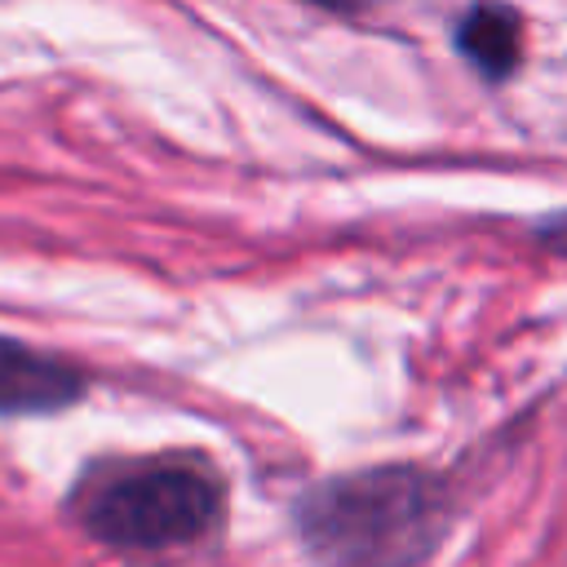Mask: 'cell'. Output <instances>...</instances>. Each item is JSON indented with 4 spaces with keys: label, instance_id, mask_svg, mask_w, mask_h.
Instances as JSON below:
<instances>
[{
    "label": "cell",
    "instance_id": "1",
    "mask_svg": "<svg viewBox=\"0 0 567 567\" xmlns=\"http://www.w3.org/2000/svg\"><path fill=\"white\" fill-rule=\"evenodd\" d=\"M323 567H416L443 532V487L408 465L328 478L297 505Z\"/></svg>",
    "mask_w": 567,
    "mask_h": 567
},
{
    "label": "cell",
    "instance_id": "2",
    "mask_svg": "<svg viewBox=\"0 0 567 567\" xmlns=\"http://www.w3.org/2000/svg\"><path fill=\"white\" fill-rule=\"evenodd\" d=\"M84 527L120 549H173L208 536L221 518V487L182 461H142L97 474L80 492Z\"/></svg>",
    "mask_w": 567,
    "mask_h": 567
},
{
    "label": "cell",
    "instance_id": "3",
    "mask_svg": "<svg viewBox=\"0 0 567 567\" xmlns=\"http://www.w3.org/2000/svg\"><path fill=\"white\" fill-rule=\"evenodd\" d=\"M84 394L80 368L66 359H53L44 350L0 341V412L4 416H31V412H58Z\"/></svg>",
    "mask_w": 567,
    "mask_h": 567
},
{
    "label": "cell",
    "instance_id": "4",
    "mask_svg": "<svg viewBox=\"0 0 567 567\" xmlns=\"http://www.w3.org/2000/svg\"><path fill=\"white\" fill-rule=\"evenodd\" d=\"M456 49L487 80H505L523 58V27L505 4H474L456 27Z\"/></svg>",
    "mask_w": 567,
    "mask_h": 567
},
{
    "label": "cell",
    "instance_id": "5",
    "mask_svg": "<svg viewBox=\"0 0 567 567\" xmlns=\"http://www.w3.org/2000/svg\"><path fill=\"white\" fill-rule=\"evenodd\" d=\"M540 244L558 257H567V217H554L549 226H540Z\"/></svg>",
    "mask_w": 567,
    "mask_h": 567
},
{
    "label": "cell",
    "instance_id": "6",
    "mask_svg": "<svg viewBox=\"0 0 567 567\" xmlns=\"http://www.w3.org/2000/svg\"><path fill=\"white\" fill-rule=\"evenodd\" d=\"M319 4H350V0H319Z\"/></svg>",
    "mask_w": 567,
    "mask_h": 567
}]
</instances>
